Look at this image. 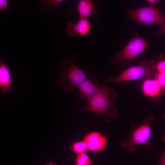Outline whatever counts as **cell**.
<instances>
[{
    "label": "cell",
    "instance_id": "20",
    "mask_svg": "<svg viewBox=\"0 0 165 165\" xmlns=\"http://www.w3.org/2000/svg\"><path fill=\"white\" fill-rule=\"evenodd\" d=\"M147 2L149 5V6L153 7L154 5L157 2V0H147Z\"/></svg>",
    "mask_w": 165,
    "mask_h": 165
},
{
    "label": "cell",
    "instance_id": "15",
    "mask_svg": "<svg viewBox=\"0 0 165 165\" xmlns=\"http://www.w3.org/2000/svg\"><path fill=\"white\" fill-rule=\"evenodd\" d=\"M66 1V0H42L39 2V5L42 10L46 11L49 9L55 7Z\"/></svg>",
    "mask_w": 165,
    "mask_h": 165
},
{
    "label": "cell",
    "instance_id": "17",
    "mask_svg": "<svg viewBox=\"0 0 165 165\" xmlns=\"http://www.w3.org/2000/svg\"><path fill=\"white\" fill-rule=\"evenodd\" d=\"M156 78L160 85L163 89L164 90L165 86V73L160 74L158 73Z\"/></svg>",
    "mask_w": 165,
    "mask_h": 165
},
{
    "label": "cell",
    "instance_id": "7",
    "mask_svg": "<svg viewBox=\"0 0 165 165\" xmlns=\"http://www.w3.org/2000/svg\"><path fill=\"white\" fill-rule=\"evenodd\" d=\"M87 151L97 153L104 151L108 142L107 137L100 131H91L83 138Z\"/></svg>",
    "mask_w": 165,
    "mask_h": 165
},
{
    "label": "cell",
    "instance_id": "19",
    "mask_svg": "<svg viewBox=\"0 0 165 165\" xmlns=\"http://www.w3.org/2000/svg\"><path fill=\"white\" fill-rule=\"evenodd\" d=\"M159 165H165V152L164 151L160 152L159 155Z\"/></svg>",
    "mask_w": 165,
    "mask_h": 165
},
{
    "label": "cell",
    "instance_id": "8",
    "mask_svg": "<svg viewBox=\"0 0 165 165\" xmlns=\"http://www.w3.org/2000/svg\"><path fill=\"white\" fill-rule=\"evenodd\" d=\"M92 29V24L88 18H79L77 22L71 21L66 27L67 34L72 37L81 36L86 37L90 34Z\"/></svg>",
    "mask_w": 165,
    "mask_h": 165
},
{
    "label": "cell",
    "instance_id": "10",
    "mask_svg": "<svg viewBox=\"0 0 165 165\" xmlns=\"http://www.w3.org/2000/svg\"><path fill=\"white\" fill-rule=\"evenodd\" d=\"M77 10L79 18H88L92 15L97 14L99 9L92 0H80L78 1Z\"/></svg>",
    "mask_w": 165,
    "mask_h": 165
},
{
    "label": "cell",
    "instance_id": "6",
    "mask_svg": "<svg viewBox=\"0 0 165 165\" xmlns=\"http://www.w3.org/2000/svg\"><path fill=\"white\" fill-rule=\"evenodd\" d=\"M147 41L139 36H134L120 51L113 53L112 64L120 65L142 53L147 46Z\"/></svg>",
    "mask_w": 165,
    "mask_h": 165
},
{
    "label": "cell",
    "instance_id": "9",
    "mask_svg": "<svg viewBox=\"0 0 165 165\" xmlns=\"http://www.w3.org/2000/svg\"><path fill=\"white\" fill-rule=\"evenodd\" d=\"M13 80L10 69L2 57H0V90L2 95L12 91L14 88L12 86Z\"/></svg>",
    "mask_w": 165,
    "mask_h": 165
},
{
    "label": "cell",
    "instance_id": "13",
    "mask_svg": "<svg viewBox=\"0 0 165 165\" xmlns=\"http://www.w3.org/2000/svg\"><path fill=\"white\" fill-rule=\"evenodd\" d=\"M69 148L72 153L76 155L87 151L86 145L82 140L73 142L70 145Z\"/></svg>",
    "mask_w": 165,
    "mask_h": 165
},
{
    "label": "cell",
    "instance_id": "11",
    "mask_svg": "<svg viewBox=\"0 0 165 165\" xmlns=\"http://www.w3.org/2000/svg\"><path fill=\"white\" fill-rule=\"evenodd\" d=\"M80 97L88 100L100 89L97 83L92 79H87L77 87Z\"/></svg>",
    "mask_w": 165,
    "mask_h": 165
},
{
    "label": "cell",
    "instance_id": "12",
    "mask_svg": "<svg viewBox=\"0 0 165 165\" xmlns=\"http://www.w3.org/2000/svg\"><path fill=\"white\" fill-rule=\"evenodd\" d=\"M142 89L145 95L148 97H154L159 95L163 89L155 78L145 80L143 83Z\"/></svg>",
    "mask_w": 165,
    "mask_h": 165
},
{
    "label": "cell",
    "instance_id": "3",
    "mask_svg": "<svg viewBox=\"0 0 165 165\" xmlns=\"http://www.w3.org/2000/svg\"><path fill=\"white\" fill-rule=\"evenodd\" d=\"M155 119L153 116H146L138 126L136 127L132 123V131L127 139L121 141V147L132 153L136 152V147L139 145L149 148L152 144L150 139L152 136V124Z\"/></svg>",
    "mask_w": 165,
    "mask_h": 165
},
{
    "label": "cell",
    "instance_id": "16",
    "mask_svg": "<svg viewBox=\"0 0 165 165\" xmlns=\"http://www.w3.org/2000/svg\"><path fill=\"white\" fill-rule=\"evenodd\" d=\"M156 68L158 72V73L160 74H165V60L163 59H161L157 63Z\"/></svg>",
    "mask_w": 165,
    "mask_h": 165
},
{
    "label": "cell",
    "instance_id": "1",
    "mask_svg": "<svg viewBox=\"0 0 165 165\" xmlns=\"http://www.w3.org/2000/svg\"><path fill=\"white\" fill-rule=\"evenodd\" d=\"M118 97L115 88L107 79L102 87L87 100L83 110L96 116H102L105 122H109L118 116V109L114 106Z\"/></svg>",
    "mask_w": 165,
    "mask_h": 165
},
{
    "label": "cell",
    "instance_id": "5",
    "mask_svg": "<svg viewBox=\"0 0 165 165\" xmlns=\"http://www.w3.org/2000/svg\"><path fill=\"white\" fill-rule=\"evenodd\" d=\"M128 16L131 20L139 24L160 25L164 28L165 16L158 9L153 7H147L127 10Z\"/></svg>",
    "mask_w": 165,
    "mask_h": 165
},
{
    "label": "cell",
    "instance_id": "21",
    "mask_svg": "<svg viewBox=\"0 0 165 165\" xmlns=\"http://www.w3.org/2000/svg\"><path fill=\"white\" fill-rule=\"evenodd\" d=\"M45 165H58L56 164H55L51 162H50L48 163H46L45 164Z\"/></svg>",
    "mask_w": 165,
    "mask_h": 165
},
{
    "label": "cell",
    "instance_id": "4",
    "mask_svg": "<svg viewBox=\"0 0 165 165\" xmlns=\"http://www.w3.org/2000/svg\"><path fill=\"white\" fill-rule=\"evenodd\" d=\"M156 68L153 60L144 59L140 62L139 65L130 67L119 74L109 77L107 80L111 84H117L143 77L146 79H153L158 74Z\"/></svg>",
    "mask_w": 165,
    "mask_h": 165
},
{
    "label": "cell",
    "instance_id": "18",
    "mask_svg": "<svg viewBox=\"0 0 165 165\" xmlns=\"http://www.w3.org/2000/svg\"><path fill=\"white\" fill-rule=\"evenodd\" d=\"M9 4L8 0H0V10H9Z\"/></svg>",
    "mask_w": 165,
    "mask_h": 165
},
{
    "label": "cell",
    "instance_id": "14",
    "mask_svg": "<svg viewBox=\"0 0 165 165\" xmlns=\"http://www.w3.org/2000/svg\"><path fill=\"white\" fill-rule=\"evenodd\" d=\"M74 163L75 165H94L86 152L76 155Z\"/></svg>",
    "mask_w": 165,
    "mask_h": 165
},
{
    "label": "cell",
    "instance_id": "2",
    "mask_svg": "<svg viewBox=\"0 0 165 165\" xmlns=\"http://www.w3.org/2000/svg\"><path fill=\"white\" fill-rule=\"evenodd\" d=\"M78 58L75 53L63 57L59 65L62 71L59 73L58 85L65 92L73 90L85 81L87 78L84 72L75 64Z\"/></svg>",
    "mask_w": 165,
    "mask_h": 165
}]
</instances>
